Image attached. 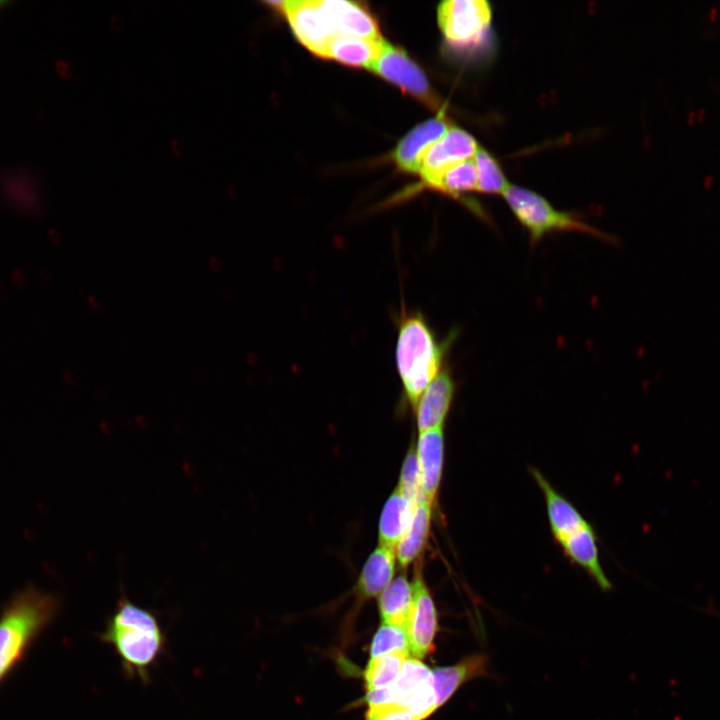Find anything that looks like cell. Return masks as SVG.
<instances>
[{
    "mask_svg": "<svg viewBox=\"0 0 720 720\" xmlns=\"http://www.w3.org/2000/svg\"><path fill=\"white\" fill-rule=\"evenodd\" d=\"M431 507L424 497L419 499L413 521L396 546V558L403 568L417 560L424 551L431 524Z\"/></svg>",
    "mask_w": 720,
    "mask_h": 720,
    "instance_id": "21",
    "label": "cell"
},
{
    "mask_svg": "<svg viewBox=\"0 0 720 720\" xmlns=\"http://www.w3.org/2000/svg\"><path fill=\"white\" fill-rule=\"evenodd\" d=\"M415 720H425L437 709V699L432 681L417 689L408 699L406 706Z\"/></svg>",
    "mask_w": 720,
    "mask_h": 720,
    "instance_id": "28",
    "label": "cell"
},
{
    "mask_svg": "<svg viewBox=\"0 0 720 720\" xmlns=\"http://www.w3.org/2000/svg\"><path fill=\"white\" fill-rule=\"evenodd\" d=\"M397 488L410 500L418 503L422 496L421 476L416 447L411 446L403 461Z\"/></svg>",
    "mask_w": 720,
    "mask_h": 720,
    "instance_id": "27",
    "label": "cell"
},
{
    "mask_svg": "<svg viewBox=\"0 0 720 720\" xmlns=\"http://www.w3.org/2000/svg\"><path fill=\"white\" fill-rule=\"evenodd\" d=\"M368 69L423 101L434 103L422 70L401 49L385 42L378 57Z\"/></svg>",
    "mask_w": 720,
    "mask_h": 720,
    "instance_id": "9",
    "label": "cell"
},
{
    "mask_svg": "<svg viewBox=\"0 0 720 720\" xmlns=\"http://www.w3.org/2000/svg\"><path fill=\"white\" fill-rule=\"evenodd\" d=\"M502 195L517 220L529 232L531 242L559 231H581L609 240V236L574 214L556 210L544 197L529 189L509 184Z\"/></svg>",
    "mask_w": 720,
    "mask_h": 720,
    "instance_id": "4",
    "label": "cell"
},
{
    "mask_svg": "<svg viewBox=\"0 0 720 720\" xmlns=\"http://www.w3.org/2000/svg\"><path fill=\"white\" fill-rule=\"evenodd\" d=\"M417 503L406 497L398 488L386 501L379 519V545L396 549L409 529Z\"/></svg>",
    "mask_w": 720,
    "mask_h": 720,
    "instance_id": "16",
    "label": "cell"
},
{
    "mask_svg": "<svg viewBox=\"0 0 720 720\" xmlns=\"http://www.w3.org/2000/svg\"><path fill=\"white\" fill-rule=\"evenodd\" d=\"M2 4H4V2L0 0V6H1Z\"/></svg>",
    "mask_w": 720,
    "mask_h": 720,
    "instance_id": "34",
    "label": "cell"
},
{
    "mask_svg": "<svg viewBox=\"0 0 720 720\" xmlns=\"http://www.w3.org/2000/svg\"><path fill=\"white\" fill-rule=\"evenodd\" d=\"M717 13L718 9L716 7H712L709 13L711 20H714L716 18Z\"/></svg>",
    "mask_w": 720,
    "mask_h": 720,
    "instance_id": "32",
    "label": "cell"
},
{
    "mask_svg": "<svg viewBox=\"0 0 720 720\" xmlns=\"http://www.w3.org/2000/svg\"><path fill=\"white\" fill-rule=\"evenodd\" d=\"M393 653L410 654L406 629L401 626L382 623L372 638L370 658Z\"/></svg>",
    "mask_w": 720,
    "mask_h": 720,
    "instance_id": "26",
    "label": "cell"
},
{
    "mask_svg": "<svg viewBox=\"0 0 720 720\" xmlns=\"http://www.w3.org/2000/svg\"><path fill=\"white\" fill-rule=\"evenodd\" d=\"M474 161L478 173L477 191L503 194L509 183L497 160L488 151L478 147Z\"/></svg>",
    "mask_w": 720,
    "mask_h": 720,
    "instance_id": "25",
    "label": "cell"
},
{
    "mask_svg": "<svg viewBox=\"0 0 720 720\" xmlns=\"http://www.w3.org/2000/svg\"><path fill=\"white\" fill-rule=\"evenodd\" d=\"M396 552L379 545L366 560L357 582V592L362 599L379 596L393 580Z\"/></svg>",
    "mask_w": 720,
    "mask_h": 720,
    "instance_id": "17",
    "label": "cell"
},
{
    "mask_svg": "<svg viewBox=\"0 0 720 720\" xmlns=\"http://www.w3.org/2000/svg\"><path fill=\"white\" fill-rule=\"evenodd\" d=\"M412 600V583L408 581L405 575L394 578L378 598L382 623L401 626L406 629Z\"/></svg>",
    "mask_w": 720,
    "mask_h": 720,
    "instance_id": "20",
    "label": "cell"
},
{
    "mask_svg": "<svg viewBox=\"0 0 720 720\" xmlns=\"http://www.w3.org/2000/svg\"><path fill=\"white\" fill-rule=\"evenodd\" d=\"M487 674L488 660L482 654H473L455 665L433 669L432 685L438 708L443 706L465 682Z\"/></svg>",
    "mask_w": 720,
    "mask_h": 720,
    "instance_id": "14",
    "label": "cell"
},
{
    "mask_svg": "<svg viewBox=\"0 0 720 720\" xmlns=\"http://www.w3.org/2000/svg\"><path fill=\"white\" fill-rule=\"evenodd\" d=\"M281 11L298 40L314 54L324 57L330 41L336 37L326 21L318 1L290 0L270 2Z\"/></svg>",
    "mask_w": 720,
    "mask_h": 720,
    "instance_id": "6",
    "label": "cell"
},
{
    "mask_svg": "<svg viewBox=\"0 0 720 720\" xmlns=\"http://www.w3.org/2000/svg\"><path fill=\"white\" fill-rule=\"evenodd\" d=\"M60 601L53 593L28 586L0 614V681L15 667L37 635L53 620Z\"/></svg>",
    "mask_w": 720,
    "mask_h": 720,
    "instance_id": "3",
    "label": "cell"
},
{
    "mask_svg": "<svg viewBox=\"0 0 720 720\" xmlns=\"http://www.w3.org/2000/svg\"><path fill=\"white\" fill-rule=\"evenodd\" d=\"M452 337L440 344L422 313L401 311L395 361L404 395L414 410L424 391L442 370Z\"/></svg>",
    "mask_w": 720,
    "mask_h": 720,
    "instance_id": "2",
    "label": "cell"
},
{
    "mask_svg": "<svg viewBox=\"0 0 720 720\" xmlns=\"http://www.w3.org/2000/svg\"><path fill=\"white\" fill-rule=\"evenodd\" d=\"M705 113H706L705 109H700L698 114L696 115L698 120L703 121V119L705 117Z\"/></svg>",
    "mask_w": 720,
    "mask_h": 720,
    "instance_id": "33",
    "label": "cell"
},
{
    "mask_svg": "<svg viewBox=\"0 0 720 720\" xmlns=\"http://www.w3.org/2000/svg\"><path fill=\"white\" fill-rule=\"evenodd\" d=\"M335 36L380 39L376 21L360 4L340 0H317Z\"/></svg>",
    "mask_w": 720,
    "mask_h": 720,
    "instance_id": "10",
    "label": "cell"
},
{
    "mask_svg": "<svg viewBox=\"0 0 720 720\" xmlns=\"http://www.w3.org/2000/svg\"><path fill=\"white\" fill-rule=\"evenodd\" d=\"M366 720H415L409 710L399 704L368 708Z\"/></svg>",
    "mask_w": 720,
    "mask_h": 720,
    "instance_id": "29",
    "label": "cell"
},
{
    "mask_svg": "<svg viewBox=\"0 0 720 720\" xmlns=\"http://www.w3.org/2000/svg\"><path fill=\"white\" fill-rule=\"evenodd\" d=\"M442 116L430 119L413 128L397 145L393 158L398 167L406 172L418 173L426 150L448 130Z\"/></svg>",
    "mask_w": 720,
    "mask_h": 720,
    "instance_id": "13",
    "label": "cell"
},
{
    "mask_svg": "<svg viewBox=\"0 0 720 720\" xmlns=\"http://www.w3.org/2000/svg\"><path fill=\"white\" fill-rule=\"evenodd\" d=\"M478 147L472 135L460 128L451 127L426 150L418 173L426 185L433 187L447 169L475 156Z\"/></svg>",
    "mask_w": 720,
    "mask_h": 720,
    "instance_id": "8",
    "label": "cell"
},
{
    "mask_svg": "<svg viewBox=\"0 0 720 720\" xmlns=\"http://www.w3.org/2000/svg\"><path fill=\"white\" fill-rule=\"evenodd\" d=\"M560 545L567 556L584 568L603 590L610 589V581L599 562L596 537L589 524L565 538Z\"/></svg>",
    "mask_w": 720,
    "mask_h": 720,
    "instance_id": "18",
    "label": "cell"
},
{
    "mask_svg": "<svg viewBox=\"0 0 720 720\" xmlns=\"http://www.w3.org/2000/svg\"><path fill=\"white\" fill-rule=\"evenodd\" d=\"M478 173L472 159L460 162L447 169L432 188L457 196L464 192L477 191Z\"/></svg>",
    "mask_w": 720,
    "mask_h": 720,
    "instance_id": "23",
    "label": "cell"
},
{
    "mask_svg": "<svg viewBox=\"0 0 720 720\" xmlns=\"http://www.w3.org/2000/svg\"><path fill=\"white\" fill-rule=\"evenodd\" d=\"M531 473L545 495L551 531L559 543L588 525L578 510L557 493L538 470L532 469Z\"/></svg>",
    "mask_w": 720,
    "mask_h": 720,
    "instance_id": "15",
    "label": "cell"
},
{
    "mask_svg": "<svg viewBox=\"0 0 720 720\" xmlns=\"http://www.w3.org/2000/svg\"><path fill=\"white\" fill-rule=\"evenodd\" d=\"M687 120L689 123H693L694 120H696V113L694 111H691L688 113Z\"/></svg>",
    "mask_w": 720,
    "mask_h": 720,
    "instance_id": "31",
    "label": "cell"
},
{
    "mask_svg": "<svg viewBox=\"0 0 720 720\" xmlns=\"http://www.w3.org/2000/svg\"><path fill=\"white\" fill-rule=\"evenodd\" d=\"M456 384L447 367L443 368L422 394L415 408L418 432L443 427L450 410Z\"/></svg>",
    "mask_w": 720,
    "mask_h": 720,
    "instance_id": "11",
    "label": "cell"
},
{
    "mask_svg": "<svg viewBox=\"0 0 720 720\" xmlns=\"http://www.w3.org/2000/svg\"><path fill=\"white\" fill-rule=\"evenodd\" d=\"M413 600L406 625L410 653L414 658L423 659L431 653L438 630L437 611L431 593L420 571L412 580Z\"/></svg>",
    "mask_w": 720,
    "mask_h": 720,
    "instance_id": "7",
    "label": "cell"
},
{
    "mask_svg": "<svg viewBox=\"0 0 720 720\" xmlns=\"http://www.w3.org/2000/svg\"><path fill=\"white\" fill-rule=\"evenodd\" d=\"M99 638L120 659L123 673L142 684L151 681L152 668L166 652V635L148 609L122 596Z\"/></svg>",
    "mask_w": 720,
    "mask_h": 720,
    "instance_id": "1",
    "label": "cell"
},
{
    "mask_svg": "<svg viewBox=\"0 0 720 720\" xmlns=\"http://www.w3.org/2000/svg\"><path fill=\"white\" fill-rule=\"evenodd\" d=\"M712 183H713V176H712V175H708V176L703 180V184H704V186L707 187V188L710 187V186L712 185Z\"/></svg>",
    "mask_w": 720,
    "mask_h": 720,
    "instance_id": "30",
    "label": "cell"
},
{
    "mask_svg": "<svg viewBox=\"0 0 720 720\" xmlns=\"http://www.w3.org/2000/svg\"><path fill=\"white\" fill-rule=\"evenodd\" d=\"M408 654L393 653L381 657L370 658L364 671L367 690L388 687L398 677Z\"/></svg>",
    "mask_w": 720,
    "mask_h": 720,
    "instance_id": "24",
    "label": "cell"
},
{
    "mask_svg": "<svg viewBox=\"0 0 720 720\" xmlns=\"http://www.w3.org/2000/svg\"><path fill=\"white\" fill-rule=\"evenodd\" d=\"M416 453L421 476L422 496L433 505L437 497L443 469V427L420 432Z\"/></svg>",
    "mask_w": 720,
    "mask_h": 720,
    "instance_id": "12",
    "label": "cell"
},
{
    "mask_svg": "<svg viewBox=\"0 0 720 720\" xmlns=\"http://www.w3.org/2000/svg\"><path fill=\"white\" fill-rule=\"evenodd\" d=\"M385 41L354 36H336L328 44L324 57L344 64L369 68Z\"/></svg>",
    "mask_w": 720,
    "mask_h": 720,
    "instance_id": "19",
    "label": "cell"
},
{
    "mask_svg": "<svg viewBox=\"0 0 720 720\" xmlns=\"http://www.w3.org/2000/svg\"><path fill=\"white\" fill-rule=\"evenodd\" d=\"M432 681V670L421 659L408 657L401 671L390 685V690L396 704L406 706L411 695L421 686Z\"/></svg>",
    "mask_w": 720,
    "mask_h": 720,
    "instance_id": "22",
    "label": "cell"
},
{
    "mask_svg": "<svg viewBox=\"0 0 720 720\" xmlns=\"http://www.w3.org/2000/svg\"><path fill=\"white\" fill-rule=\"evenodd\" d=\"M491 20L492 9L485 0H447L438 7L440 29L446 41L457 47L479 44Z\"/></svg>",
    "mask_w": 720,
    "mask_h": 720,
    "instance_id": "5",
    "label": "cell"
}]
</instances>
